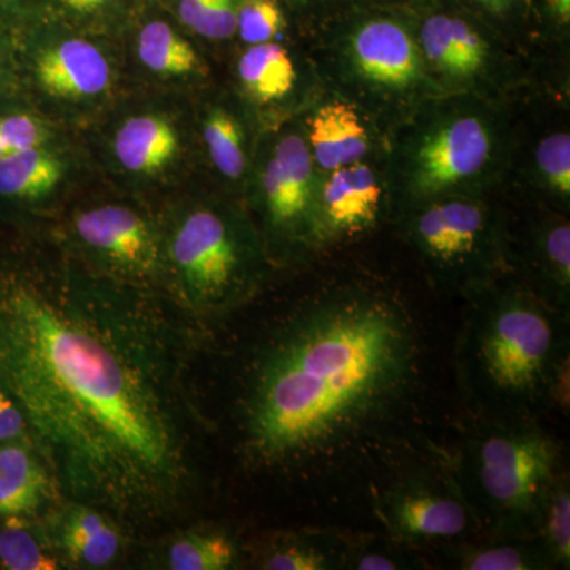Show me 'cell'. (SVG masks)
I'll return each mask as SVG.
<instances>
[{
  "label": "cell",
  "instance_id": "6da1fadb",
  "mask_svg": "<svg viewBox=\"0 0 570 570\" xmlns=\"http://www.w3.org/2000/svg\"><path fill=\"white\" fill-rule=\"evenodd\" d=\"M75 261L0 269V387L67 497L164 519L194 489L181 333L153 292Z\"/></svg>",
  "mask_w": 570,
  "mask_h": 570
},
{
  "label": "cell",
  "instance_id": "7a4b0ae2",
  "mask_svg": "<svg viewBox=\"0 0 570 570\" xmlns=\"http://www.w3.org/2000/svg\"><path fill=\"white\" fill-rule=\"evenodd\" d=\"M423 354L417 318L387 285H322L250 358L242 397L247 459L285 474L336 475L412 406Z\"/></svg>",
  "mask_w": 570,
  "mask_h": 570
},
{
  "label": "cell",
  "instance_id": "3957f363",
  "mask_svg": "<svg viewBox=\"0 0 570 570\" xmlns=\"http://www.w3.org/2000/svg\"><path fill=\"white\" fill-rule=\"evenodd\" d=\"M460 389L479 417L538 420L569 412V317L508 273L464 299Z\"/></svg>",
  "mask_w": 570,
  "mask_h": 570
},
{
  "label": "cell",
  "instance_id": "277c9868",
  "mask_svg": "<svg viewBox=\"0 0 570 570\" xmlns=\"http://www.w3.org/2000/svg\"><path fill=\"white\" fill-rule=\"evenodd\" d=\"M517 121L515 110L471 96L441 94L423 104L385 138L393 216L441 198L504 193Z\"/></svg>",
  "mask_w": 570,
  "mask_h": 570
},
{
  "label": "cell",
  "instance_id": "5b68a950",
  "mask_svg": "<svg viewBox=\"0 0 570 570\" xmlns=\"http://www.w3.org/2000/svg\"><path fill=\"white\" fill-rule=\"evenodd\" d=\"M305 41L325 91L354 104L385 138L442 94L406 11L344 0Z\"/></svg>",
  "mask_w": 570,
  "mask_h": 570
},
{
  "label": "cell",
  "instance_id": "8992f818",
  "mask_svg": "<svg viewBox=\"0 0 570 570\" xmlns=\"http://www.w3.org/2000/svg\"><path fill=\"white\" fill-rule=\"evenodd\" d=\"M160 223L164 288L197 316L246 305L276 269L245 202L223 187L186 195Z\"/></svg>",
  "mask_w": 570,
  "mask_h": 570
},
{
  "label": "cell",
  "instance_id": "52a82bcc",
  "mask_svg": "<svg viewBox=\"0 0 570 570\" xmlns=\"http://www.w3.org/2000/svg\"><path fill=\"white\" fill-rule=\"evenodd\" d=\"M491 539H534L540 510L562 468L561 448L538 420L480 417L450 466Z\"/></svg>",
  "mask_w": 570,
  "mask_h": 570
},
{
  "label": "cell",
  "instance_id": "ba28073f",
  "mask_svg": "<svg viewBox=\"0 0 570 570\" xmlns=\"http://www.w3.org/2000/svg\"><path fill=\"white\" fill-rule=\"evenodd\" d=\"M428 71L442 94L471 96L519 110L539 96L542 58L524 51L455 0L412 11Z\"/></svg>",
  "mask_w": 570,
  "mask_h": 570
},
{
  "label": "cell",
  "instance_id": "9c48e42d",
  "mask_svg": "<svg viewBox=\"0 0 570 570\" xmlns=\"http://www.w3.org/2000/svg\"><path fill=\"white\" fill-rule=\"evenodd\" d=\"M445 294L468 296L510 273L504 195L448 197L400 209L392 219Z\"/></svg>",
  "mask_w": 570,
  "mask_h": 570
},
{
  "label": "cell",
  "instance_id": "30bf717a",
  "mask_svg": "<svg viewBox=\"0 0 570 570\" xmlns=\"http://www.w3.org/2000/svg\"><path fill=\"white\" fill-rule=\"evenodd\" d=\"M318 171L298 118L262 130L243 202L275 268L324 254L317 224Z\"/></svg>",
  "mask_w": 570,
  "mask_h": 570
},
{
  "label": "cell",
  "instance_id": "8fae6325",
  "mask_svg": "<svg viewBox=\"0 0 570 570\" xmlns=\"http://www.w3.org/2000/svg\"><path fill=\"white\" fill-rule=\"evenodd\" d=\"M17 52L21 91L55 124L102 119L121 100V51L91 33H36Z\"/></svg>",
  "mask_w": 570,
  "mask_h": 570
},
{
  "label": "cell",
  "instance_id": "7c38bea8",
  "mask_svg": "<svg viewBox=\"0 0 570 570\" xmlns=\"http://www.w3.org/2000/svg\"><path fill=\"white\" fill-rule=\"evenodd\" d=\"M102 119L105 167L129 189L178 186L204 165L194 102L171 96L119 100Z\"/></svg>",
  "mask_w": 570,
  "mask_h": 570
},
{
  "label": "cell",
  "instance_id": "4fadbf2b",
  "mask_svg": "<svg viewBox=\"0 0 570 570\" xmlns=\"http://www.w3.org/2000/svg\"><path fill=\"white\" fill-rule=\"evenodd\" d=\"M70 254L97 275L153 292L164 287L163 223L142 205L100 202L75 209Z\"/></svg>",
  "mask_w": 570,
  "mask_h": 570
},
{
  "label": "cell",
  "instance_id": "5bb4252c",
  "mask_svg": "<svg viewBox=\"0 0 570 570\" xmlns=\"http://www.w3.org/2000/svg\"><path fill=\"white\" fill-rule=\"evenodd\" d=\"M376 515L390 539L407 547L461 542L480 531L450 469L409 471L377 497Z\"/></svg>",
  "mask_w": 570,
  "mask_h": 570
},
{
  "label": "cell",
  "instance_id": "9a60e30c",
  "mask_svg": "<svg viewBox=\"0 0 570 570\" xmlns=\"http://www.w3.org/2000/svg\"><path fill=\"white\" fill-rule=\"evenodd\" d=\"M232 89L262 130L298 118L325 91L306 48L288 40L243 47Z\"/></svg>",
  "mask_w": 570,
  "mask_h": 570
},
{
  "label": "cell",
  "instance_id": "2e32d148",
  "mask_svg": "<svg viewBox=\"0 0 570 570\" xmlns=\"http://www.w3.org/2000/svg\"><path fill=\"white\" fill-rule=\"evenodd\" d=\"M530 202V200H528ZM508 214V262L512 275L540 299L569 317L570 220L569 214L530 202Z\"/></svg>",
  "mask_w": 570,
  "mask_h": 570
},
{
  "label": "cell",
  "instance_id": "e0dca14e",
  "mask_svg": "<svg viewBox=\"0 0 570 570\" xmlns=\"http://www.w3.org/2000/svg\"><path fill=\"white\" fill-rule=\"evenodd\" d=\"M392 217L385 157L318 174L317 224L324 253L376 234Z\"/></svg>",
  "mask_w": 570,
  "mask_h": 570
},
{
  "label": "cell",
  "instance_id": "ac0fdd59",
  "mask_svg": "<svg viewBox=\"0 0 570 570\" xmlns=\"http://www.w3.org/2000/svg\"><path fill=\"white\" fill-rule=\"evenodd\" d=\"M194 107L204 167L217 186L243 198L261 126L234 89L209 86Z\"/></svg>",
  "mask_w": 570,
  "mask_h": 570
},
{
  "label": "cell",
  "instance_id": "d6986e66",
  "mask_svg": "<svg viewBox=\"0 0 570 570\" xmlns=\"http://www.w3.org/2000/svg\"><path fill=\"white\" fill-rule=\"evenodd\" d=\"M299 122L318 174L385 157V135L365 112L335 94L324 91L299 116Z\"/></svg>",
  "mask_w": 570,
  "mask_h": 570
},
{
  "label": "cell",
  "instance_id": "ffe728a7",
  "mask_svg": "<svg viewBox=\"0 0 570 570\" xmlns=\"http://www.w3.org/2000/svg\"><path fill=\"white\" fill-rule=\"evenodd\" d=\"M127 55L135 73L160 91L187 96L212 86V69L204 52L159 18L142 22Z\"/></svg>",
  "mask_w": 570,
  "mask_h": 570
},
{
  "label": "cell",
  "instance_id": "44dd1931",
  "mask_svg": "<svg viewBox=\"0 0 570 570\" xmlns=\"http://www.w3.org/2000/svg\"><path fill=\"white\" fill-rule=\"evenodd\" d=\"M43 530L59 560L73 568H108L122 551V532L110 513L73 499L52 505Z\"/></svg>",
  "mask_w": 570,
  "mask_h": 570
},
{
  "label": "cell",
  "instance_id": "7402d4cb",
  "mask_svg": "<svg viewBox=\"0 0 570 570\" xmlns=\"http://www.w3.org/2000/svg\"><path fill=\"white\" fill-rule=\"evenodd\" d=\"M80 157L55 140L0 160V200L24 208L50 206L67 193Z\"/></svg>",
  "mask_w": 570,
  "mask_h": 570
},
{
  "label": "cell",
  "instance_id": "603a6c76",
  "mask_svg": "<svg viewBox=\"0 0 570 570\" xmlns=\"http://www.w3.org/2000/svg\"><path fill=\"white\" fill-rule=\"evenodd\" d=\"M515 189L523 200L570 213V132L551 127L532 138L528 149L515 140L505 190Z\"/></svg>",
  "mask_w": 570,
  "mask_h": 570
},
{
  "label": "cell",
  "instance_id": "cb8c5ba5",
  "mask_svg": "<svg viewBox=\"0 0 570 570\" xmlns=\"http://www.w3.org/2000/svg\"><path fill=\"white\" fill-rule=\"evenodd\" d=\"M59 490L31 438L0 444V519H33L55 505Z\"/></svg>",
  "mask_w": 570,
  "mask_h": 570
},
{
  "label": "cell",
  "instance_id": "d4e9b609",
  "mask_svg": "<svg viewBox=\"0 0 570 570\" xmlns=\"http://www.w3.org/2000/svg\"><path fill=\"white\" fill-rule=\"evenodd\" d=\"M352 539L335 531L292 532L273 540L258 568L266 570L344 569Z\"/></svg>",
  "mask_w": 570,
  "mask_h": 570
},
{
  "label": "cell",
  "instance_id": "484cf974",
  "mask_svg": "<svg viewBox=\"0 0 570 570\" xmlns=\"http://www.w3.org/2000/svg\"><path fill=\"white\" fill-rule=\"evenodd\" d=\"M452 568L463 570H549L535 539H490L489 542L436 547Z\"/></svg>",
  "mask_w": 570,
  "mask_h": 570
},
{
  "label": "cell",
  "instance_id": "4316f807",
  "mask_svg": "<svg viewBox=\"0 0 570 570\" xmlns=\"http://www.w3.org/2000/svg\"><path fill=\"white\" fill-rule=\"evenodd\" d=\"M238 561L236 540L214 528L184 532L167 551L168 568L174 570H227Z\"/></svg>",
  "mask_w": 570,
  "mask_h": 570
},
{
  "label": "cell",
  "instance_id": "83f0119b",
  "mask_svg": "<svg viewBox=\"0 0 570 570\" xmlns=\"http://www.w3.org/2000/svg\"><path fill=\"white\" fill-rule=\"evenodd\" d=\"M534 539L550 569L570 568V487L566 472L554 480L543 501Z\"/></svg>",
  "mask_w": 570,
  "mask_h": 570
},
{
  "label": "cell",
  "instance_id": "f1b7e54d",
  "mask_svg": "<svg viewBox=\"0 0 570 570\" xmlns=\"http://www.w3.org/2000/svg\"><path fill=\"white\" fill-rule=\"evenodd\" d=\"M469 13L497 29L513 43L531 55H546L540 51V41L532 21V0H455Z\"/></svg>",
  "mask_w": 570,
  "mask_h": 570
},
{
  "label": "cell",
  "instance_id": "f546056e",
  "mask_svg": "<svg viewBox=\"0 0 570 570\" xmlns=\"http://www.w3.org/2000/svg\"><path fill=\"white\" fill-rule=\"evenodd\" d=\"M31 519H6L0 530V564L9 570H56L62 561L47 532L29 527Z\"/></svg>",
  "mask_w": 570,
  "mask_h": 570
},
{
  "label": "cell",
  "instance_id": "4dcf8cb0",
  "mask_svg": "<svg viewBox=\"0 0 570 570\" xmlns=\"http://www.w3.org/2000/svg\"><path fill=\"white\" fill-rule=\"evenodd\" d=\"M58 138L56 124L32 105L17 99L0 104V160Z\"/></svg>",
  "mask_w": 570,
  "mask_h": 570
},
{
  "label": "cell",
  "instance_id": "1f68e13d",
  "mask_svg": "<svg viewBox=\"0 0 570 570\" xmlns=\"http://www.w3.org/2000/svg\"><path fill=\"white\" fill-rule=\"evenodd\" d=\"M239 0H178L176 14L184 28L213 43L235 39Z\"/></svg>",
  "mask_w": 570,
  "mask_h": 570
},
{
  "label": "cell",
  "instance_id": "d6a6232c",
  "mask_svg": "<svg viewBox=\"0 0 570 570\" xmlns=\"http://www.w3.org/2000/svg\"><path fill=\"white\" fill-rule=\"evenodd\" d=\"M291 26L279 0H239L235 39L242 47L287 41Z\"/></svg>",
  "mask_w": 570,
  "mask_h": 570
},
{
  "label": "cell",
  "instance_id": "836d02e7",
  "mask_svg": "<svg viewBox=\"0 0 570 570\" xmlns=\"http://www.w3.org/2000/svg\"><path fill=\"white\" fill-rule=\"evenodd\" d=\"M392 540V539H390ZM407 547L373 539H352L344 569L351 570H404L423 569V561L403 551Z\"/></svg>",
  "mask_w": 570,
  "mask_h": 570
},
{
  "label": "cell",
  "instance_id": "e575fe53",
  "mask_svg": "<svg viewBox=\"0 0 570 570\" xmlns=\"http://www.w3.org/2000/svg\"><path fill=\"white\" fill-rule=\"evenodd\" d=\"M538 20L540 45L569 43L570 0H535L532 2Z\"/></svg>",
  "mask_w": 570,
  "mask_h": 570
},
{
  "label": "cell",
  "instance_id": "d590c367",
  "mask_svg": "<svg viewBox=\"0 0 570 570\" xmlns=\"http://www.w3.org/2000/svg\"><path fill=\"white\" fill-rule=\"evenodd\" d=\"M288 18H294L299 33L306 37L314 31L325 18H328L344 0H279Z\"/></svg>",
  "mask_w": 570,
  "mask_h": 570
},
{
  "label": "cell",
  "instance_id": "8d00e7d4",
  "mask_svg": "<svg viewBox=\"0 0 570 570\" xmlns=\"http://www.w3.org/2000/svg\"><path fill=\"white\" fill-rule=\"evenodd\" d=\"M21 92L17 40L0 31V104L17 99Z\"/></svg>",
  "mask_w": 570,
  "mask_h": 570
},
{
  "label": "cell",
  "instance_id": "74e56055",
  "mask_svg": "<svg viewBox=\"0 0 570 570\" xmlns=\"http://www.w3.org/2000/svg\"><path fill=\"white\" fill-rule=\"evenodd\" d=\"M28 423L13 397L0 387V444L28 436Z\"/></svg>",
  "mask_w": 570,
  "mask_h": 570
},
{
  "label": "cell",
  "instance_id": "f35d334b",
  "mask_svg": "<svg viewBox=\"0 0 570 570\" xmlns=\"http://www.w3.org/2000/svg\"><path fill=\"white\" fill-rule=\"evenodd\" d=\"M58 2L67 17L80 22H89L104 17L105 11L118 0H58Z\"/></svg>",
  "mask_w": 570,
  "mask_h": 570
},
{
  "label": "cell",
  "instance_id": "ab89813d",
  "mask_svg": "<svg viewBox=\"0 0 570 570\" xmlns=\"http://www.w3.org/2000/svg\"><path fill=\"white\" fill-rule=\"evenodd\" d=\"M348 2L362 3V6L381 7V9L400 10L412 13L430 6L434 0H348Z\"/></svg>",
  "mask_w": 570,
  "mask_h": 570
},
{
  "label": "cell",
  "instance_id": "60d3db41",
  "mask_svg": "<svg viewBox=\"0 0 570 570\" xmlns=\"http://www.w3.org/2000/svg\"><path fill=\"white\" fill-rule=\"evenodd\" d=\"M21 0H0V10L11 9V7L18 6Z\"/></svg>",
  "mask_w": 570,
  "mask_h": 570
}]
</instances>
